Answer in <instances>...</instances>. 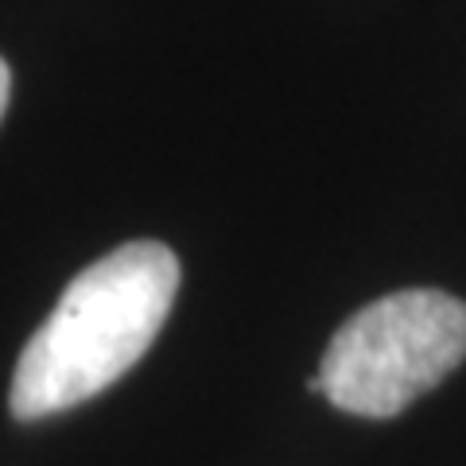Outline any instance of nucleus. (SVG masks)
I'll list each match as a JSON object with an SVG mask.
<instances>
[{
  "label": "nucleus",
  "mask_w": 466,
  "mask_h": 466,
  "mask_svg": "<svg viewBox=\"0 0 466 466\" xmlns=\"http://www.w3.org/2000/svg\"><path fill=\"white\" fill-rule=\"evenodd\" d=\"M8 97H12V70H8L5 58H0V116L8 109Z\"/></svg>",
  "instance_id": "obj_3"
},
{
  "label": "nucleus",
  "mask_w": 466,
  "mask_h": 466,
  "mask_svg": "<svg viewBox=\"0 0 466 466\" xmlns=\"http://www.w3.org/2000/svg\"><path fill=\"white\" fill-rule=\"evenodd\" d=\"M179 291V257L159 241H128L66 284L12 373V416L43 420L137 366L167 323Z\"/></svg>",
  "instance_id": "obj_1"
},
{
  "label": "nucleus",
  "mask_w": 466,
  "mask_h": 466,
  "mask_svg": "<svg viewBox=\"0 0 466 466\" xmlns=\"http://www.w3.org/2000/svg\"><path fill=\"white\" fill-rule=\"evenodd\" d=\"M466 358V303L408 288L350 315L330 339L323 397L354 416L389 420L435 389Z\"/></svg>",
  "instance_id": "obj_2"
}]
</instances>
